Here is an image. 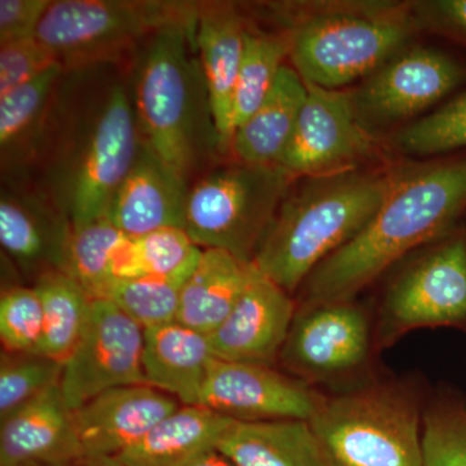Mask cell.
I'll return each mask as SVG.
<instances>
[{
	"instance_id": "obj_1",
	"label": "cell",
	"mask_w": 466,
	"mask_h": 466,
	"mask_svg": "<svg viewBox=\"0 0 466 466\" xmlns=\"http://www.w3.org/2000/svg\"><path fill=\"white\" fill-rule=\"evenodd\" d=\"M465 214L466 152L395 173L368 225L309 276L299 306L354 300L410 251L456 231Z\"/></svg>"
},
{
	"instance_id": "obj_2",
	"label": "cell",
	"mask_w": 466,
	"mask_h": 466,
	"mask_svg": "<svg viewBox=\"0 0 466 466\" xmlns=\"http://www.w3.org/2000/svg\"><path fill=\"white\" fill-rule=\"evenodd\" d=\"M394 177L351 170L305 177L285 196L251 265L294 293L321 262L368 225Z\"/></svg>"
},
{
	"instance_id": "obj_3",
	"label": "cell",
	"mask_w": 466,
	"mask_h": 466,
	"mask_svg": "<svg viewBox=\"0 0 466 466\" xmlns=\"http://www.w3.org/2000/svg\"><path fill=\"white\" fill-rule=\"evenodd\" d=\"M415 27L400 3L309 5L287 35L289 57L305 84L341 90L400 52Z\"/></svg>"
},
{
	"instance_id": "obj_4",
	"label": "cell",
	"mask_w": 466,
	"mask_h": 466,
	"mask_svg": "<svg viewBox=\"0 0 466 466\" xmlns=\"http://www.w3.org/2000/svg\"><path fill=\"white\" fill-rule=\"evenodd\" d=\"M424 406L400 383L323 397L309 420L324 466H422Z\"/></svg>"
},
{
	"instance_id": "obj_5",
	"label": "cell",
	"mask_w": 466,
	"mask_h": 466,
	"mask_svg": "<svg viewBox=\"0 0 466 466\" xmlns=\"http://www.w3.org/2000/svg\"><path fill=\"white\" fill-rule=\"evenodd\" d=\"M296 179L280 165L217 168L188 189L184 229L201 249L225 250L251 265Z\"/></svg>"
},
{
	"instance_id": "obj_6",
	"label": "cell",
	"mask_w": 466,
	"mask_h": 466,
	"mask_svg": "<svg viewBox=\"0 0 466 466\" xmlns=\"http://www.w3.org/2000/svg\"><path fill=\"white\" fill-rule=\"evenodd\" d=\"M196 30L174 27L156 34L143 58L135 112L147 146L187 182L198 157V84L189 58Z\"/></svg>"
},
{
	"instance_id": "obj_7",
	"label": "cell",
	"mask_w": 466,
	"mask_h": 466,
	"mask_svg": "<svg viewBox=\"0 0 466 466\" xmlns=\"http://www.w3.org/2000/svg\"><path fill=\"white\" fill-rule=\"evenodd\" d=\"M200 5L161 0H58L35 38L64 64L112 57L144 36L174 27L196 30Z\"/></svg>"
},
{
	"instance_id": "obj_8",
	"label": "cell",
	"mask_w": 466,
	"mask_h": 466,
	"mask_svg": "<svg viewBox=\"0 0 466 466\" xmlns=\"http://www.w3.org/2000/svg\"><path fill=\"white\" fill-rule=\"evenodd\" d=\"M465 324L466 229L459 227L389 285L377 317L375 342L385 349L416 329Z\"/></svg>"
},
{
	"instance_id": "obj_9",
	"label": "cell",
	"mask_w": 466,
	"mask_h": 466,
	"mask_svg": "<svg viewBox=\"0 0 466 466\" xmlns=\"http://www.w3.org/2000/svg\"><path fill=\"white\" fill-rule=\"evenodd\" d=\"M373 343L366 309L354 300L299 306L279 360L309 385L339 382L366 370Z\"/></svg>"
},
{
	"instance_id": "obj_10",
	"label": "cell",
	"mask_w": 466,
	"mask_h": 466,
	"mask_svg": "<svg viewBox=\"0 0 466 466\" xmlns=\"http://www.w3.org/2000/svg\"><path fill=\"white\" fill-rule=\"evenodd\" d=\"M137 112L121 86H115L92 125L67 188V217L72 228L104 218L142 144Z\"/></svg>"
},
{
	"instance_id": "obj_11",
	"label": "cell",
	"mask_w": 466,
	"mask_h": 466,
	"mask_svg": "<svg viewBox=\"0 0 466 466\" xmlns=\"http://www.w3.org/2000/svg\"><path fill=\"white\" fill-rule=\"evenodd\" d=\"M144 329L108 299L91 300L78 342L64 361L60 388L75 410L92 398L146 383L143 373Z\"/></svg>"
},
{
	"instance_id": "obj_12",
	"label": "cell",
	"mask_w": 466,
	"mask_h": 466,
	"mask_svg": "<svg viewBox=\"0 0 466 466\" xmlns=\"http://www.w3.org/2000/svg\"><path fill=\"white\" fill-rule=\"evenodd\" d=\"M308 96L280 159L296 177L355 170L373 150V139L355 106L354 92L306 84Z\"/></svg>"
},
{
	"instance_id": "obj_13",
	"label": "cell",
	"mask_w": 466,
	"mask_h": 466,
	"mask_svg": "<svg viewBox=\"0 0 466 466\" xmlns=\"http://www.w3.org/2000/svg\"><path fill=\"white\" fill-rule=\"evenodd\" d=\"M466 87V61L437 48L398 52L354 94L361 121L394 122L431 108Z\"/></svg>"
},
{
	"instance_id": "obj_14",
	"label": "cell",
	"mask_w": 466,
	"mask_h": 466,
	"mask_svg": "<svg viewBox=\"0 0 466 466\" xmlns=\"http://www.w3.org/2000/svg\"><path fill=\"white\" fill-rule=\"evenodd\" d=\"M323 397L309 383L272 367L213 358L201 406L235 422L309 421Z\"/></svg>"
},
{
	"instance_id": "obj_15",
	"label": "cell",
	"mask_w": 466,
	"mask_h": 466,
	"mask_svg": "<svg viewBox=\"0 0 466 466\" xmlns=\"http://www.w3.org/2000/svg\"><path fill=\"white\" fill-rule=\"evenodd\" d=\"M297 308L291 294L251 265L249 281L240 299L208 336L213 357L274 366L287 342Z\"/></svg>"
},
{
	"instance_id": "obj_16",
	"label": "cell",
	"mask_w": 466,
	"mask_h": 466,
	"mask_svg": "<svg viewBox=\"0 0 466 466\" xmlns=\"http://www.w3.org/2000/svg\"><path fill=\"white\" fill-rule=\"evenodd\" d=\"M182 406L147 383L121 386L73 410L84 460L118 458Z\"/></svg>"
},
{
	"instance_id": "obj_17",
	"label": "cell",
	"mask_w": 466,
	"mask_h": 466,
	"mask_svg": "<svg viewBox=\"0 0 466 466\" xmlns=\"http://www.w3.org/2000/svg\"><path fill=\"white\" fill-rule=\"evenodd\" d=\"M82 460L60 385L0 420V466H76Z\"/></svg>"
},
{
	"instance_id": "obj_18",
	"label": "cell",
	"mask_w": 466,
	"mask_h": 466,
	"mask_svg": "<svg viewBox=\"0 0 466 466\" xmlns=\"http://www.w3.org/2000/svg\"><path fill=\"white\" fill-rule=\"evenodd\" d=\"M188 189V184L142 143L137 161L106 217L130 238H142L168 227L184 228Z\"/></svg>"
},
{
	"instance_id": "obj_19",
	"label": "cell",
	"mask_w": 466,
	"mask_h": 466,
	"mask_svg": "<svg viewBox=\"0 0 466 466\" xmlns=\"http://www.w3.org/2000/svg\"><path fill=\"white\" fill-rule=\"evenodd\" d=\"M247 26L232 5H200L196 26V47L200 51L201 72L218 146L231 150L233 95L244 54Z\"/></svg>"
},
{
	"instance_id": "obj_20",
	"label": "cell",
	"mask_w": 466,
	"mask_h": 466,
	"mask_svg": "<svg viewBox=\"0 0 466 466\" xmlns=\"http://www.w3.org/2000/svg\"><path fill=\"white\" fill-rule=\"evenodd\" d=\"M213 358L208 337L177 321L144 329L147 385L167 392L183 406H201Z\"/></svg>"
},
{
	"instance_id": "obj_21",
	"label": "cell",
	"mask_w": 466,
	"mask_h": 466,
	"mask_svg": "<svg viewBox=\"0 0 466 466\" xmlns=\"http://www.w3.org/2000/svg\"><path fill=\"white\" fill-rule=\"evenodd\" d=\"M308 87L294 67L284 66L274 87L233 135L231 150L238 162L279 165L296 127Z\"/></svg>"
},
{
	"instance_id": "obj_22",
	"label": "cell",
	"mask_w": 466,
	"mask_h": 466,
	"mask_svg": "<svg viewBox=\"0 0 466 466\" xmlns=\"http://www.w3.org/2000/svg\"><path fill=\"white\" fill-rule=\"evenodd\" d=\"M251 265L219 249H202L184 284L177 323L210 336L231 314L249 281Z\"/></svg>"
},
{
	"instance_id": "obj_23",
	"label": "cell",
	"mask_w": 466,
	"mask_h": 466,
	"mask_svg": "<svg viewBox=\"0 0 466 466\" xmlns=\"http://www.w3.org/2000/svg\"><path fill=\"white\" fill-rule=\"evenodd\" d=\"M233 422L207 407L182 404L118 459L127 466H187L217 449Z\"/></svg>"
},
{
	"instance_id": "obj_24",
	"label": "cell",
	"mask_w": 466,
	"mask_h": 466,
	"mask_svg": "<svg viewBox=\"0 0 466 466\" xmlns=\"http://www.w3.org/2000/svg\"><path fill=\"white\" fill-rule=\"evenodd\" d=\"M70 233V222H61L38 204L3 195L2 248L24 271L36 272V279L55 269L64 271Z\"/></svg>"
},
{
	"instance_id": "obj_25",
	"label": "cell",
	"mask_w": 466,
	"mask_h": 466,
	"mask_svg": "<svg viewBox=\"0 0 466 466\" xmlns=\"http://www.w3.org/2000/svg\"><path fill=\"white\" fill-rule=\"evenodd\" d=\"M217 449L238 466H324L305 420L233 422Z\"/></svg>"
},
{
	"instance_id": "obj_26",
	"label": "cell",
	"mask_w": 466,
	"mask_h": 466,
	"mask_svg": "<svg viewBox=\"0 0 466 466\" xmlns=\"http://www.w3.org/2000/svg\"><path fill=\"white\" fill-rule=\"evenodd\" d=\"M34 288L43 309L42 354L64 364L84 332L91 297L61 269L39 276Z\"/></svg>"
},
{
	"instance_id": "obj_27",
	"label": "cell",
	"mask_w": 466,
	"mask_h": 466,
	"mask_svg": "<svg viewBox=\"0 0 466 466\" xmlns=\"http://www.w3.org/2000/svg\"><path fill=\"white\" fill-rule=\"evenodd\" d=\"M127 238L104 217L72 228L67 242L66 268L91 299H103L115 281L119 250Z\"/></svg>"
},
{
	"instance_id": "obj_28",
	"label": "cell",
	"mask_w": 466,
	"mask_h": 466,
	"mask_svg": "<svg viewBox=\"0 0 466 466\" xmlns=\"http://www.w3.org/2000/svg\"><path fill=\"white\" fill-rule=\"evenodd\" d=\"M289 54L290 45L287 35L247 30L244 54L233 95L235 131L268 96Z\"/></svg>"
},
{
	"instance_id": "obj_29",
	"label": "cell",
	"mask_w": 466,
	"mask_h": 466,
	"mask_svg": "<svg viewBox=\"0 0 466 466\" xmlns=\"http://www.w3.org/2000/svg\"><path fill=\"white\" fill-rule=\"evenodd\" d=\"M193 268L168 276H142L110 285L103 299L115 303L143 329L177 321L187 279Z\"/></svg>"
},
{
	"instance_id": "obj_30",
	"label": "cell",
	"mask_w": 466,
	"mask_h": 466,
	"mask_svg": "<svg viewBox=\"0 0 466 466\" xmlns=\"http://www.w3.org/2000/svg\"><path fill=\"white\" fill-rule=\"evenodd\" d=\"M63 366L47 355L3 350L0 355V420L60 385Z\"/></svg>"
},
{
	"instance_id": "obj_31",
	"label": "cell",
	"mask_w": 466,
	"mask_h": 466,
	"mask_svg": "<svg viewBox=\"0 0 466 466\" xmlns=\"http://www.w3.org/2000/svg\"><path fill=\"white\" fill-rule=\"evenodd\" d=\"M422 466H466V401L441 395L424 407Z\"/></svg>"
},
{
	"instance_id": "obj_32",
	"label": "cell",
	"mask_w": 466,
	"mask_h": 466,
	"mask_svg": "<svg viewBox=\"0 0 466 466\" xmlns=\"http://www.w3.org/2000/svg\"><path fill=\"white\" fill-rule=\"evenodd\" d=\"M395 140L401 150L412 155L466 152V87L440 109L408 126Z\"/></svg>"
},
{
	"instance_id": "obj_33",
	"label": "cell",
	"mask_w": 466,
	"mask_h": 466,
	"mask_svg": "<svg viewBox=\"0 0 466 466\" xmlns=\"http://www.w3.org/2000/svg\"><path fill=\"white\" fill-rule=\"evenodd\" d=\"M63 66H52L32 81L0 96V146L3 152L26 137L47 106Z\"/></svg>"
},
{
	"instance_id": "obj_34",
	"label": "cell",
	"mask_w": 466,
	"mask_h": 466,
	"mask_svg": "<svg viewBox=\"0 0 466 466\" xmlns=\"http://www.w3.org/2000/svg\"><path fill=\"white\" fill-rule=\"evenodd\" d=\"M3 350L42 354L43 309L35 288H5L0 297Z\"/></svg>"
},
{
	"instance_id": "obj_35",
	"label": "cell",
	"mask_w": 466,
	"mask_h": 466,
	"mask_svg": "<svg viewBox=\"0 0 466 466\" xmlns=\"http://www.w3.org/2000/svg\"><path fill=\"white\" fill-rule=\"evenodd\" d=\"M135 245L140 278L174 275L192 268L202 253L201 248L180 227H168L135 238Z\"/></svg>"
},
{
	"instance_id": "obj_36",
	"label": "cell",
	"mask_w": 466,
	"mask_h": 466,
	"mask_svg": "<svg viewBox=\"0 0 466 466\" xmlns=\"http://www.w3.org/2000/svg\"><path fill=\"white\" fill-rule=\"evenodd\" d=\"M57 64L54 52L36 38L0 45V96Z\"/></svg>"
},
{
	"instance_id": "obj_37",
	"label": "cell",
	"mask_w": 466,
	"mask_h": 466,
	"mask_svg": "<svg viewBox=\"0 0 466 466\" xmlns=\"http://www.w3.org/2000/svg\"><path fill=\"white\" fill-rule=\"evenodd\" d=\"M50 0H0V45L35 38Z\"/></svg>"
},
{
	"instance_id": "obj_38",
	"label": "cell",
	"mask_w": 466,
	"mask_h": 466,
	"mask_svg": "<svg viewBox=\"0 0 466 466\" xmlns=\"http://www.w3.org/2000/svg\"><path fill=\"white\" fill-rule=\"evenodd\" d=\"M431 9L440 29L466 46V0H441Z\"/></svg>"
},
{
	"instance_id": "obj_39",
	"label": "cell",
	"mask_w": 466,
	"mask_h": 466,
	"mask_svg": "<svg viewBox=\"0 0 466 466\" xmlns=\"http://www.w3.org/2000/svg\"><path fill=\"white\" fill-rule=\"evenodd\" d=\"M187 466H238L231 459L227 458L225 453L218 449L208 451L202 453L198 459L193 460Z\"/></svg>"
},
{
	"instance_id": "obj_40",
	"label": "cell",
	"mask_w": 466,
	"mask_h": 466,
	"mask_svg": "<svg viewBox=\"0 0 466 466\" xmlns=\"http://www.w3.org/2000/svg\"><path fill=\"white\" fill-rule=\"evenodd\" d=\"M76 466H127L118 458H97L82 460Z\"/></svg>"
}]
</instances>
